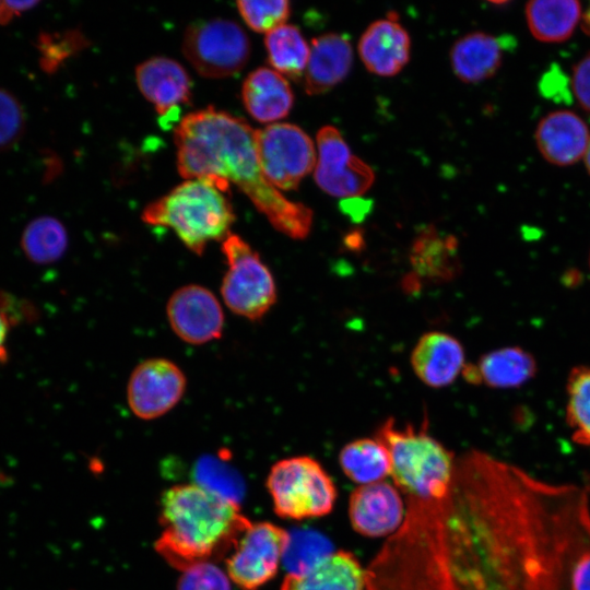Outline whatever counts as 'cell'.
Returning a JSON list of instances; mask_svg holds the SVG:
<instances>
[{"instance_id": "4316f807", "label": "cell", "mask_w": 590, "mask_h": 590, "mask_svg": "<svg viewBox=\"0 0 590 590\" xmlns=\"http://www.w3.org/2000/svg\"><path fill=\"white\" fill-rule=\"evenodd\" d=\"M264 45L276 72L295 81L304 78L310 47L297 26L283 24L272 30L267 33Z\"/></svg>"}, {"instance_id": "2e32d148", "label": "cell", "mask_w": 590, "mask_h": 590, "mask_svg": "<svg viewBox=\"0 0 590 590\" xmlns=\"http://www.w3.org/2000/svg\"><path fill=\"white\" fill-rule=\"evenodd\" d=\"M411 39L398 16L373 22L362 34L358 54L366 69L379 76H393L409 62Z\"/></svg>"}, {"instance_id": "b9f144b4", "label": "cell", "mask_w": 590, "mask_h": 590, "mask_svg": "<svg viewBox=\"0 0 590 590\" xmlns=\"http://www.w3.org/2000/svg\"><path fill=\"white\" fill-rule=\"evenodd\" d=\"M589 262H590V260H589Z\"/></svg>"}, {"instance_id": "cb8c5ba5", "label": "cell", "mask_w": 590, "mask_h": 590, "mask_svg": "<svg viewBox=\"0 0 590 590\" xmlns=\"http://www.w3.org/2000/svg\"><path fill=\"white\" fill-rule=\"evenodd\" d=\"M241 99L253 119L271 125L288 115L293 107L294 95L287 80L281 73L261 67L251 71L245 79Z\"/></svg>"}, {"instance_id": "9a60e30c", "label": "cell", "mask_w": 590, "mask_h": 590, "mask_svg": "<svg viewBox=\"0 0 590 590\" xmlns=\"http://www.w3.org/2000/svg\"><path fill=\"white\" fill-rule=\"evenodd\" d=\"M135 80L143 96L163 119L173 121L179 105L191 97V80L186 69L167 57H152L135 69Z\"/></svg>"}, {"instance_id": "44dd1931", "label": "cell", "mask_w": 590, "mask_h": 590, "mask_svg": "<svg viewBox=\"0 0 590 590\" xmlns=\"http://www.w3.org/2000/svg\"><path fill=\"white\" fill-rule=\"evenodd\" d=\"M353 63V49L344 34L328 33L315 37L304 74L308 95H320L333 88L349 74Z\"/></svg>"}, {"instance_id": "60d3db41", "label": "cell", "mask_w": 590, "mask_h": 590, "mask_svg": "<svg viewBox=\"0 0 590 590\" xmlns=\"http://www.w3.org/2000/svg\"><path fill=\"white\" fill-rule=\"evenodd\" d=\"M583 161H585L586 168L590 175V139H589L587 151L583 156Z\"/></svg>"}, {"instance_id": "5b68a950", "label": "cell", "mask_w": 590, "mask_h": 590, "mask_svg": "<svg viewBox=\"0 0 590 590\" xmlns=\"http://www.w3.org/2000/svg\"><path fill=\"white\" fill-rule=\"evenodd\" d=\"M387 448L394 486L414 499H439L451 483L456 456L428 434L427 421L420 427L385 421L375 436Z\"/></svg>"}, {"instance_id": "1f68e13d", "label": "cell", "mask_w": 590, "mask_h": 590, "mask_svg": "<svg viewBox=\"0 0 590 590\" xmlns=\"http://www.w3.org/2000/svg\"><path fill=\"white\" fill-rule=\"evenodd\" d=\"M236 4L246 24L259 33H269L285 24L291 13L286 0L238 1Z\"/></svg>"}, {"instance_id": "ab89813d", "label": "cell", "mask_w": 590, "mask_h": 590, "mask_svg": "<svg viewBox=\"0 0 590 590\" xmlns=\"http://www.w3.org/2000/svg\"><path fill=\"white\" fill-rule=\"evenodd\" d=\"M582 31L590 36V3L581 16Z\"/></svg>"}, {"instance_id": "ba28073f", "label": "cell", "mask_w": 590, "mask_h": 590, "mask_svg": "<svg viewBox=\"0 0 590 590\" xmlns=\"http://www.w3.org/2000/svg\"><path fill=\"white\" fill-rule=\"evenodd\" d=\"M182 52L200 75L221 79L234 75L245 67L250 56V42L234 21L198 20L186 28Z\"/></svg>"}, {"instance_id": "ac0fdd59", "label": "cell", "mask_w": 590, "mask_h": 590, "mask_svg": "<svg viewBox=\"0 0 590 590\" xmlns=\"http://www.w3.org/2000/svg\"><path fill=\"white\" fill-rule=\"evenodd\" d=\"M410 362L415 376L432 388L451 385L465 365L461 343L440 331L424 333L412 350Z\"/></svg>"}, {"instance_id": "5bb4252c", "label": "cell", "mask_w": 590, "mask_h": 590, "mask_svg": "<svg viewBox=\"0 0 590 590\" xmlns=\"http://www.w3.org/2000/svg\"><path fill=\"white\" fill-rule=\"evenodd\" d=\"M404 516L400 491L388 482L358 485L350 495L352 528L364 536L392 535L401 527Z\"/></svg>"}, {"instance_id": "7c38bea8", "label": "cell", "mask_w": 590, "mask_h": 590, "mask_svg": "<svg viewBox=\"0 0 590 590\" xmlns=\"http://www.w3.org/2000/svg\"><path fill=\"white\" fill-rule=\"evenodd\" d=\"M187 380L181 368L170 359L149 358L132 370L127 385V402L141 420H155L181 400Z\"/></svg>"}, {"instance_id": "7a4b0ae2", "label": "cell", "mask_w": 590, "mask_h": 590, "mask_svg": "<svg viewBox=\"0 0 590 590\" xmlns=\"http://www.w3.org/2000/svg\"><path fill=\"white\" fill-rule=\"evenodd\" d=\"M177 168L186 179L216 178L236 185L280 233L304 239L314 214L285 198L264 176L256 130L243 118L208 107L186 115L175 129Z\"/></svg>"}, {"instance_id": "f546056e", "label": "cell", "mask_w": 590, "mask_h": 590, "mask_svg": "<svg viewBox=\"0 0 590 590\" xmlns=\"http://www.w3.org/2000/svg\"><path fill=\"white\" fill-rule=\"evenodd\" d=\"M193 477L194 484L237 504L245 491L239 473L223 458L210 455L199 458Z\"/></svg>"}, {"instance_id": "9c48e42d", "label": "cell", "mask_w": 590, "mask_h": 590, "mask_svg": "<svg viewBox=\"0 0 590 590\" xmlns=\"http://www.w3.org/2000/svg\"><path fill=\"white\" fill-rule=\"evenodd\" d=\"M256 148L261 169L279 190H295L315 169L312 140L299 127L275 122L256 130Z\"/></svg>"}, {"instance_id": "d6986e66", "label": "cell", "mask_w": 590, "mask_h": 590, "mask_svg": "<svg viewBox=\"0 0 590 590\" xmlns=\"http://www.w3.org/2000/svg\"><path fill=\"white\" fill-rule=\"evenodd\" d=\"M280 590H366V569L352 552L333 551L304 571L287 574Z\"/></svg>"}, {"instance_id": "4dcf8cb0", "label": "cell", "mask_w": 590, "mask_h": 590, "mask_svg": "<svg viewBox=\"0 0 590 590\" xmlns=\"http://www.w3.org/2000/svg\"><path fill=\"white\" fill-rule=\"evenodd\" d=\"M331 552L332 545L324 536L317 532L299 530L290 533V542L282 562L288 574H297Z\"/></svg>"}, {"instance_id": "8fae6325", "label": "cell", "mask_w": 590, "mask_h": 590, "mask_svg": "<svg viewBox=\"0 0 590 590\" xmlns=\"http://www.w3.org/2000/svg\"><path fill=\"white\" fill-rule=\"evenodd\" d=\"M318 160L314 178L318 187L330 196L357 198L374 184L371 167L351 152L340 131L323 126L317 133Z\"/></svg>"}, {"instance_id": "d4e9b609", "label": "cell", "mask_w": 590, "mask_h": 590, "mask_svg": "<svg viewBox=\"0 0 590 590\" xmlns=\"http://www.w3.org/2000/svg\"><path fill=\"white\" fill-rule=\"evenodd\" d=\"M532 36L542 43L568 39L581 21L582 9L577 0H535L524 7Z\"/></svg>"}, {"instance_id": "8d00e7d4", "label": "cell", "mask_w": 590, "mask_h": 590, "mask_svg": "<svg viewBox=\"0 0 590 590\" xmlns=\"http://www.w3.org/2000/svg\"><path fill=\"white\" fill-rule=\"evenodd\" d=\"M36 4L37 1H0V24H8L14 16L21 15Z\"/></svg>"}, {"instance_id": "6da1fadb", "label": "cell", "mask_w": 590, "mask_h": 590, "mask_svg": "<svg viewBox=\"0 0 590 590\" xmlns=\"http://www.w3.org/2000/svg\"><path fill=\"white\" fill-rule=\"evenodd\" d=\"M366 569V590H576L590 496L481 450L456 458L446 495L408 498Z\"/></svg>"}, {"instance_id": "e0dca14e", "label": "cell", "mask_w": 590, "mask_h": 590, "mask_svg": "<svg viewBox=\"0 0 590 590\" xmlns=\"http://www.w3.org/2000/svg\"><path fill=\"white\" fill-rule=\"evenodd\" d=\"M589 139L590 131L585 120L565 109L544 116L535 130L540 154L556 166H569L583 158Z\"/></svg>"}, {"instance_id": "d6a6232c", "label": "cell", "mask_w": 590, "mask_h": 590, "mask_svg": "<svg viewBox=\"0 0 590 590\" xmlns=\"http://www.w3.org/2000/svg\"><path fill=\"white\" fill-rule=\"evenodd\" d=\"M25 127L26 117L22 104L13 93L0 87V152L15 146Z\"/></svg>"}, {"instance_id": "f1b7e54d", "label": "cell", "mask_w": 590, "mask_h": 590, "mask_svg": "<svg viewBox=\"0 0 590 590\" xmlns=\"http://www.w3.org/2000/svg\"><path fill=\"white\" fill-rule=\"evenodd\" d=\"M566 422L573 440L590 449V367L571 369L567 379Z\"/></svg>"}, {"instance_id": "836d02e7", "label": "cell", "mask_w": 590, "mask_h": 590, "mask_svg": "<svg viewBox=\"0 0 590 590\" xmlns=\"http://www.w3.org/2000/svg\"><path fill=\"white\" fill-rule=\"evenodd\" d=\"M37 44L42 55L40 66L45 71L52 72L62 60L83 46L84 39L81 34L75 32L64 35L42 34Z\"/></svg>"}, {"instance_id": "f35d334b", "label": "cell", "mask_w": 590, "mask_h": 590, "mask_svg": "<svg viewBox=\"0 0 590 590\" xmlns=\"http://www.w3.org/2000/svg\"><path fill=\"white\" fill-rule=\"evenodd\" d=\"M10 321L3 312L0 311V365L8 358L7 335Z\"/></svg>"}, {"instance_id": "603a6c76", "label": "cell", "mask_w": 590, "mask_h": 590, "mask_svg": "<svg viewBox=\"0 0 590 590\" xmlns=\"http://www.w3.org/2000/svg\"><path fill=\"white\" fill-rule=\"evenodd\" d=\"M535 371L536 363L529 352L509 346L484 354L475 364H465L461 374L471 385L514 388L529 381Z\"/></svg>"}, {"instance_id": "30bf717a", "label": "cell", "mask_w": 590, "mask_h": 590, "mask_svg": "<svg viewBox=\"0 0 590 590\" xmlns=\"http://www.w3.org/2000/svg\"><path fill=\"white\" fill-rule=\"evenodd\" d=\"M290 532L269 522L249 526L226 558L228 578L243 590H258L278 573Z\"/></svg>"}, {"instance_id": "4fadbf2b", "label": "cell", "mask_w": 590, "mask_h": 590, "mask_svg": "<svg viewBox=\"0 0 590 590\" xmlns=\"http://www.w3.org/2000/svg\"><path fill=\"white\" fill-rule=\"evenodd\" d=\"M166 317L173 332L188 344H205L223 334L222 306L209 288L199 284L177 288L167 300Z\"/></svg>"}, {"instance_id": "ffe728a7", "label": "cell", "mask_w": 590, "mask_h": 590, "mask_svg": "<svg viewBox=\"0 0 590 590\" xmlns=\"http://www.w3.org/2000/svg\"><path fill=\"white\" fill-rule=\"evenodd\" d=\"M458 240L435 226L422 227L410 249V264L416 281L444 283L459 273Z\"/></svg>"}, {"instance_id": "484cf974", "label": "cell", "mask_w": 590, "mask_h": 590, "mask_svg": "<svg viewBox=\"0 0 590 590\" xmlns=\"http://www.w3.org/2000/svg\"><path fill=\"white\" fill-rule=\"evenodd\" d=\"M339 463L343 473L359 485L384 481L391 473L389 452L376 437L346 444L340 450Z\"/></svg>"}, {"instance_id": "e575fe53", "label": "cell", "mask_w": 590, "mask_h": 590, "mask_svg": "<svg viewBox=\"0 0 590 590\" xmlns=\"http://www.w3.org/2000/svg\"><path fill=\"white\" fill-rule=\"evenodd\" d=\"M177 590H232L229 578L213 562L196 564L181 571Z\"/></svg>"}, {"instance_id": "7402d4cb", "label": "cell", "mask_w": 590, "mask_h": 590, "mask_svg": "<svg viewBox=\"0 0 590 590\" xmlns=\"http://www.w3.org/2000/svg\"><path fill=\"white\" fill-rule=\"evenodd\" d=\"M514 44L510 38L483 32L469 33L456 40L451 47L452 71L465 83L485 81L498 71L505 52Z\"/></svg>"}, {"instance_id": "52a82bcc", "label": "cell", "mask_w": 590, "mask_h": 590, "mask_svg": "<svg viewBox=\"0 0 590 590\" xmlns=\"http://www.w3.org/2000/svg\"><path fill=\"white\" fill-rule=\"evenodd\" d=\"M222 252L227 266L220 287L224 304L237 316L260 320L276 303L272 272L260 255L234 233L222 241Z\"/></svg>"}, {"instance_id": "74e56055", "label": "cell", "mask_w": 590, "mask_h": 590, "mask_svg": "<svg viewBox=\"0 0 590 590\" xmlns=\"http://www.w3.org/2000/svg\"><path fill=\"white\" fill-rule=\"evenodd\" d=\"M576 590H590V554L579 564L575 577Z\"/></svg>"}, {"instance_id": "d590c367", "label": "cell", "mask_w": 590, "mask_h": 590, "mask_svg": "<svg viewBox=\"0 0 590 590\" xmlns=\"http://www.w3.org/2000/svg\"><path fill=\"white\" fill-rule=\"evenodd\" d=\"M571 87L579 105L590 111V52L574 66Z\"/></svg>"}, {"instance_id": "3957f363", "label": "cell", "mask_w": 590, "mask_h": 590, "mask_svg": "<svg viewBox=\"0 0 590 590\" xmlns=\"http://www.w3.org/2000/svg\"><path fill=\"white\" fill-rule=\"evenodd\" d=\"M162 532L156 552L180 571L231 554L251 524L239 504L197 484H179L161 496Z\"/></svg>"}, {"instance_id": "277c9868", "label": "cell", "mask_w": 590, "mask_h": 590, "mask_svg": "<svg viewBox=\"0 0 590 590\" xmlns=\"http://www.w3.org/2000/svg\"><path fill=\"white\" fill-rule=\"evenodd\" d=\"M228 182L216 178L187 179L148 204L142 221L174 231L180 241L200 256L210 241L224 240L235 222L226 192Z\"/></svg>"}, {"instance_id": "8992f818", "label": "cell", "mask_w": 590, "mask_h": 590, "mask_svg": "<svg viewBox=\"0 0 590 590\" xmlns=\"http://www.w3.org/2000/svg\"><path fill=\"white\" fill-rule=\"evenodd\" d=\"M274 512L284 519L304 520L327 516L338 491L323 467L308 456L275 462L267 477Z\"/></svg>"}, {"instance_id": "83f0119b", "label": "cell", "mask_w": 590, "mask_h": 590, "mask_svg": "<svg viewBox=\"0 0 590 590\" xmlns=\"http://www.w3.org/2000/svg\"><path fill=\"white\" fill-rule=\"evenodd\" d=\"M21 247L34 263L48 264L59 260L68 247V234L63 224L52 216H39L24 228Z\"/></svg>"}]
</instances>
